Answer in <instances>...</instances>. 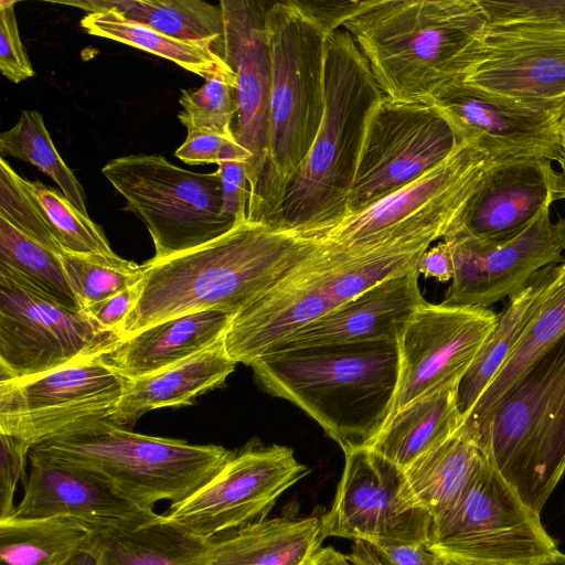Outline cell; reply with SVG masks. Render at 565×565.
Masks as SVG:
<instances>
[{
  "label": "cell",
  "mask_w": 565,
  "mask_h": 565,
  "mask_svg": "<svg viewBox=\"0 0 565 565\" xmlns=\"http://www.w3.org/2000/svg\"><path fill=\"white\" fill-rule=\"evenodd\" d=\"M81 25L90 35L120 42L167 58L205 81L217 74L234 71L212 49L170 38L148 25L130 21L113 10L88 12L81 20Z\"/></svg>",
  "instance_id": "d590c367"
},
{
  "label": "cell",
  "mask_w": 565,
  "mask_h": 565,
  "mask_svg": "<svg viewBox=\"0 0 565 565\" xmlns=\"http://www.w3.org/2000/svg\"><path fill=\"white\" fill-rule=\"evenodd\" d=\"M0 277L75 311H83L58 253L0 216Z\"/></svg>",
  "instance_id": "e575fe53"
},
{
  "label": "cell",
  "mask_w": 565,
  "mask_h": 565,
  "mask_svg": "<svg viewBox=\"0 0 565 565\" xmlns=\"http://www.w3.org/2000/svg\"><path fill=\"white\" fill-rule=\"evenodd\" d=\"M15 1H0V71L7 79L20 83L35 75L20 38Z\"/></svg>",
  "instance_id": "ee69618b"
},
{
  "label": "cell",
  "mask_w": 565,
  "mask_h": 565,
  "mask_svg": "<svg viewBox=\"0 0 565 565\" xmlns=\"http://www.w3.org/2000/svg\"><path fill=\"white\" fill-rule=\"evenodd\" d=\"M565 334V258L529 319L519 341L490 385L462 419L475 425L522 373Z\"/></svg>",
  "instance_id": "d6a6232c"
},
{
  "label": "cell",
  "mask_w": 565,
  "mask_h": 565,
  "mask_svg": "<svg viewBox=\"0 0 565 565\" xmlns=\"http://www.w3.org/2000/svg\"><path fill=\"white\" fill-rule=\"evenodd\" d=\"M234 140L235 138L225 137L213 131H191L188 132L183 143L175 150L174 156L191 166L218 164L225 147Z\"/></svg>",
  "instance_id": "bcb514c9"
},
{
  "label": "cell",
  "mask_w": 565,
  "mask_h": 565,
  "mask_svg": "<svg viewBox=\"0 0 565 565\" xmlns=\"http://www.w3.org/2000/svg\"><path fill=\"white\" fill-rule=\"evenodd\" d=\"M31 451L88 471L149 509L188 499L235 454L223 446L138 434L108 418L78 425Z\"/></svg>",
  "instance_id": "ba28073f"
},
{
  "label": "cell",
  "mask_w": 565,
  "mask_h": 565,
  "mask_svg": "<svg viewBox=\"0 0 565 565\" xmlns=\"http://www.w3.org/2000/svg\"><path fill=\"white\" fill-rule=\"evenodd\" d=\"M270 57L266 163L247 221L273 228L287 190L318 135L326 105V43L330 34L302 0L266 1Z\"/></svg>",
  "instance_id": "277c9868"
},
{
  "label": "cell",
  "mask_w": 565,
  "mask_h": 565,
  "mask_svg": "<svg viewBox=\"0 0 565 565\" xmlns=\"http://www.w3.org/2000/svg\"><path fill=\"white\" fill-rule=\"evenodd\" d=\"M446 565H456V564H454V563H449V562H446Z\"/></svg>",
  "instance_id": "6f0895ef"
},
{
  "label": "cell",
  "mask_w": 565,
  "mask_h": 565,
  "mask_svg": "<svg viewBox=\"0 0 565 565\" xmlns=\"http://www.w3.org/2000/svg\"><path fill=\"white\" fill-rule=\"evenodd\" d=\"M319 239L247 220L196 248L145 263L139 296L118 327V341L151 324L192 312L236 316L287 276Z\"/></svg>",
  "instance_id": "6da1fadb"
},
{
  "label": "cell",
  "mask_w": 565,
  "mask_h": 565,
  "mask_svg": "<svg viewBox=\"0 0 565 565\" xmlns=\"http://www.w3.org/2000/svg\"><path fill=\"white\" fill-rule=\"evenodd\" d=\"M0 520L10 518L14 510V494L20 481H25L26 457L32 447L24 440L0 433Z\"/></svg>",
  "instance_id": "f6af8a7d"
},
{
  "label": "cell",
  "mask_w": 565,
  "mask_h": 565,
  "mask_svg": "<svg viewBox=\"0 0 565 565\" xmlns=\"http://www.w3.org/2000/svg\"><path fill=\"white\" fill-rule=\"evenodd\" d=\"M127 382L100 353L39 375L0 381V433L33 448L84 423L110 418Z\"/></svg>",
  "instance_id": "4fadbf2b"
},
{
  "label": "cell",
  "mask_w": 565,
  "mask_h": 565,
  "mask_svg": "<svg viewBox=\"0 0 565 565\" xmlns=\"http://www.w3.org/2000/svg\"><path fill=\"white\" fill-rule=\"evenodd\" d=\"M418 278L417 267L388 276L289 335L268 353L360 342L397 343L405 322L426 302Z\"/></svg>",
  "instance_id": "603a6c76"
},
{
  "label": "cell",
  "mask_w": 565,
  "mask_h": 565,
  "mask_svg": "<svg viewBox=\"0 0 565 565\" xmlns=\"http://www.w3.org/2000/svg\"><path fill=\"white\" fill-rule=\"evenodd\" d=\"M497 321L498 313L489 308L427 301L419 306L397 338L398 382L391 414L429 392L459 382Z\"/></svg>",
  "instance_id": "e0dca14e"
},
{
  "label": "cell",
  "mask_w": 565,
  "mask_h": 565,
  "mask_svg": "<svg viewBox=\"0 0 565 565\" xmlns=\"http://www.w3.org/2000/svg\"><path fill=\"white\" fill-rule=\"evenodd\" d=\"M483 459L476 440L460 425L450 437L402 470L401 508L434 516L458 498Z\"/></svg>",
  "instance_id": "83f0119b"
},
{
  "label": "cell",
  "mask_w": 565,
  "mask_h": 565,
  "mask_svg": "<svg viewBox=\"0 0 565 565\" xmlns=\"http://www.w3.org/2000/svg\"><path fill=\"white\" fill-rule=\"evenodd\" d=\"M218 4L224 21L223 57L238 81L233 135L249 156L246 167L249 202L263 177L269 135L271 77L266 1L221 0Z\"/></svg>",
  "instance_id": "44dd1931"
},
{
  "label": "cell",
  "mask_w": 565,
  "mask_h": 565,
  "mask_svg": "<svg viewBox=\"0 0 565 565\" xmlns=\"http://www.w3.org/2000/svg\"><path fill=\"white\" fill-rule=\"evenodd\" d=\"M487 25L477 0H359L344 28L383 95L433 103Z\"/></svg>",
  "instance_id": "3957f363"
},
{
  "label": "cell",
  "mask_w": 565,
  "mask_h": 565,
  "mask_svg": "<svg viewBox=\"0 0 565 565\" xmlns=\"http://www.w3.org/2000/svg\"><path fill=\"white\" fill-rule=\"evenodd\" d=\"M536 565H565V554L557 550Z\"/></svg>",
  "instance_id": "db71d44e"
},
{
  "label": "cell",
  "mask_w": 565,
  "mask_h": 565,
  "mask_svg": "<svg viewBox=\"0 0 565 565\" xmlns=\"http://www.w3.org/2000/svg\"><path fill=\"white\" fill-rule=\"evenodd\" d=\"M456 564V563H454ZM456 565H491V564H480V563H459V564H456Z\"/></svg>",
  "instance_id": "9f6ffc18"
},
{
  "label": "cell",
  "mask_w": 565,
  "mask_h": 565,
  "mask_svg": "<svg viewBox=\"0 0 565 565\" xmlns=\"http://www.w3.org/2000/svg\"><path fill=\"white\" fill-rule=\"evenodd\" d=\"M548 201L519 233L503 241L465 236L451 245L454 276L441 303L488 308L520 292L543 268L564 260Z\"/></svg>",
  "instance_id": "d6986e66"
},
{
  "label": "cell",
  "mask_w": 565,
  "mask_h": 565,
  "mask_svg": "<svg viewBox=\"0 0 565 565\" xmlns=\"http://www.w3.org/2000/svg\"><path fill=\"white\" fill-rule=\"evenodd\" d=\"M56 3L87 12L113 10L170 38L207 46L223 57L224 21L220 4L201 0H77Z\"/></svg>",
  "instance_id": "4dcf8cb0"
},
{
  "label": "cell",
  "mask_w": 565,
  "mask_h": 565,
  "mask_svg": "<svg viewBox=\"0 0 565 565\" xmlns=\"http://www.w3.org/2000/svg\"><path fill=\"white\" fill-rule=\"evenodd\" d=\"M30 472L12 518H71L93 529L143 523L153 509L128 499L88 471L30 451Z\"/></svg>",
  "instance_id": "7402d4cb"
},
{
  "label": "cell",
  "mask_w": 565,
  "mask_h": 565,
  "mask_svg": "<svg viewBox=\"0 0 565 565\" xmlns=\"http://www.w3.org/2000/svg\"><path fill=\"white\" fill-rule=\"evenodd\" d=\"M551 164L516 160L489 166L445 237L503 241L522 231L552 201Z\"/></svg>",
  "instance_id": "cb8c5ba5"
},
{
  "label": "cell",
  "mask_w": 565,
  "mask_h": 565,
  "mask_svg": "<svg viewBox=\"0 0 565 565\" xmlns=\"http://www.w3.org/2000/svg\"><path fill=\"white\" fill-rule=\"evenodd\" d=\"M458 383L429 392L391 414L367 447L404 470L459 428Z\"/></svg>",
  "instance_id": "f546056e"
},
{
  "label": "cell",
  "mask_w": 565,
  "mask_h": 565,
  "mask_svg": "<svg viewBox=\"0 0 565 565\" xmlns=\"http://www.w3.org/2000/svg\"><path fill=\"white\" fill-rule=\"evenodd\" d=\"M385 565H446L424 542L390 543L374 546Z\"/></svg>",
  "instance_id": "c3c4849f"
},
{
  "label": "cell",
  "mask_w": 565,
  "mask_h": 565,
  "mask_svg": "<svg viewBox=\"0 0 565 565\" xmlns=\"http://www.w3.org/2000/svg\"><path fill=\"white\" fill-rule=\"evenodd\" d=\"M492 26L565 31V0H477Z\"/></svg>",
  "instance_id": "b9f144b4"
},
{
  "label": "cell",
  "mask_w": 565,
  "mask_h": 565,
  "mask_svg": "<svg viewBox=\"0 0 565 565\" xmlns=\"http://www.w3.org/2000/svg\"><path fill=\"white\" fill-rule=\"evenodd\" d=\"M248 153L234 140L225 147L217 171L221 178L223 211L236 222L247 220L249 188Z\"/></svg>",
  "instance_id": "7bdbcfd3"
},
{
  "label": "cell",
  "mask_w": 565,
  "mask_h": 565,
  "mask_svg": "<svg viewBox=\"0 0 565 565\" xmlns=\"http://www.w3.org/2000/svg\"><path fill=\"white\" fill-rule=\"evenodd\" d=\"M557 270L558 264L541 269L498 315L493 331L458 383L457 403L462 419L499 373Z\"/></svg>",
  "instance_id": "1f68e13d"
},
{
  "label": "cell",
  "mask_w": 565,
  "mask_h": 565,
  "mask_svg": "<svg viewBox=\"0 0 565 565\" xmlns=\"http://www.w3.org/2000/svg\"><path fill=\"white\" fill-rule=\"evenodd\" d=\"M461 142L435 103L399 102L383 95L365 121L347 216L435 168Z\"/></svg>",
  "instance_id": "7c38bea8"
},
{
  "label": "cell",
  "mask_w": 565,
  "mask_h": 565,
  "mask_svg": "<svg viewBox=\"0 0 565 565\" xmlns=\"http://www.w3.org/2000/svg\"><path fill=\"white\" fill-rule=\"evenodd\" d=\"M235 316L207 310L178 316L139 330L100 353L131 380L188 359L223 339Z\"/></svg>",
  "instance_id": "d4e9b609"
},
{
  "label": "cell",
  "mask_w": 565,
  "mask_h": 565,
  "mask_svg": "<svg viewBox=\"0 0 565 565\" xmlns=\"http://www.w3.org/2000/svg\"><path fill=\"white\" fill-rule=\"evenodd\" d=\"M0 153L2 158L12 157L33 164L60 186L75 207L88 215L85 191L58 154L38 110H23L18 122L1 134Z\"/></svg>",
  "instance_id": "8d00e7d4"
},
{
  "label": "cell",
  "mask_w": 565,
  "mask_h": 565,
  "mask_svg": "<svg viewBox=\"0 0 565 565\" xmlns=\"http://www.w3.org/2000/svg\"><path fill=\"white\" fill-rule=\"evenodd\" d=\"M555 232L562 245L563 252L565 253V217L559 218V221L555 223Z\"/></svg>",
  "instance_id": "11a10c76"
},
{
  "label": "cell",
  "mask_w": 565,
  "mask_h": 565,
  "mask_svg": "<svg viewBox=\"0 0 565 565\" xmlns=\"http://www.w3.org/2000/svg\"><path fill=\"white\" fill-rule=\"evenodd\" d=\"M417 270L426 277L438 281H448L454 276V258L451 245L441 239L435 246L427 248L420 256Z\"/></svg>",
  "instance_id": "f907efd6"
},
{
  "label": "cell",
  "mask_w": 565,
  "mask_h": 565,
  "mask_svg": "<svg viewBox=\"0 0 565 565\" xmlns=\"http://www.w3.org/2000/svg\"><path fill=\"white\" fill-rule=\"evenodd\" d=\"M431 238L363 248L319 246L262 298L238 312L224 335L228 355L250 366L301 328L388 276L417 267Z\"/></svg>",
  "instance_id": "8992f818"
},
{
  "label": "cell",
  "mask_w": 565,
  "mask_h": 565,
  "mask_svg": "<svg viewBox=\"0 0 565 565\" xmlns=\"http://www.w3.org/2000/svg\"><path fill=\"white\" fill-rule=\"evenodd\" d=\"M460 141L491 164L516 160L557 161L562 116L524 107L480 89L454 83L435 99Z\"/></svg>",
  "instance_id": "ffe728a7"
},
{
  "label": "cell",
  "mask_w": 565,
  "mask_h": 565,
  "mask_svg": "<svg viewBox=\"0 0 565 565\" xmlns=\"http://www.w3.org/2000/svg\"><path fill=\"white\" fill-rule=\"evenodd\" d=\"M236 364L223 338L171 366L128 379L124 395L108 419L125 426L156 408L192 404L199 395L221 386Z\"/></svg>",
  "instance_id": "484cf974"
},
{
  "label": "cell",
  "mask_w": 565,
  "mask_h": 565,
  "mask_svg": "<svg viewBox=\"0 0 565 565\" xmlns=\"http://www.w3.org/2000/svg\"><path fill=\"white\" fill-rule=\"evenodd\" d=\"M321 516H276L212 540L209 565H310L322 547Z\"/></svg>",
  "instance_id": "4316f807"
},
{
  "label": "cell",
  "mask_w": 565,
  "mask_h": 565,
  "mask_svg": "<svg viewBox=\"0 0 565 565\" xmlns=\"http://www.w3.org/2000/svg\"><path fill=\"white\" fill-rule=\"evenodd\" d=\"M138 296L139 282L86 308L84 311L102 330L115 333L130 313Z\"/></svg>",
  "instance_id": "7dc6e473"
},
{
  "label": "cell",
  "mask_w": 565,
  "mask_h": 565,
  "mask_svg": "<svg viewBox=\"0 0 565 565\" xmlns=\"http://www.w3.org/2000/svg\"><path fill=\"white\" fill-rule=\"evenodd\" d=\"M117 341L84 310L0 277V381L46 373L102 353Z\"/></svg>",
  "instance_id": "2e32d148"
},
{
  "label": "cell",
  "mask_w": 565,
  "mask_h": 565,
  "mask_svg": "<svg viewBox=\"0 0 565 565\" xmlns=\"http://www.w3.org/2000/svg\"><path fill=\"white\" fill-rule=\"evenodd\" d=\"M63 266L83 310L137 285L143 266L118 255L76 254L62 249Z\"/></svg>",
  "instance_id": "74e56055"
},
{
  "label": "cell",
  "mask_w": 565,
  "mask_h": 565,
  "mask_svg": "<svg viewBox=\"0 0 565 565\" xmlns=\"http://www.w3.org/2000/svg\"><path fill=\"white\" fill-rule=\"evenodd\" d=\"M308 473L291 448L249 444L192 495L171 504L164 515L213 540L267 518L277 499Z\"/></svg>",
  "instance_id": "9a60e30c"
},
{
  "label": "cell",
  "mask_w": 565,
  "mask_h": 565,
  "mask_svg": "<svg viewBox=\"0 0 565 565\" xmlns=\"http://www.w3.org/2000/svg\"><path fill=\"white\" fill-rule=\"evenodd\" d=\"M558 169L548 168V185L552 201L565 199V116L561 120V153Z\"/></svg>",
  "instance_id": "816d5d0a"
},
{
  "label": "cell",
  "mask_w": 565,
  "mask_h": 565,
  "mask_svg": "<svg viewBox=\"0 0 565 565\" xmlns=\"http://www.w3.org/2000/svg\"><path fill=\"white\" fill-rule=\"evenodd\" d=\"M458 82L564 117L565 31L487 24L466 51Z\"/></svg>",
  "instance_id": "5bb4252c"
},
{
  "label": "cell",
  "mask_w": 565,
  "mask_h": 565,
  "mask_svg": "<svg viewBox=\"0 0 565 565\" xmlns=\"http://www.w3.org/2000/svg\"><path fill=\"white\" fill-rule=\"evenodd\" d=\"M343 452L344 468L332 505L321 515L323 537L363 541L373 546L426 543L431 515L401 508L402 470L369 447L348 448Z\"/></svg>",
  "instance_id": "ac0fdd59"
},
{
  "label": "cell",
  "mask_w": 565,
  "mask_h": 565,
  "mask_svg": "<svg viewBox=\"0 0 565 565\" xmlns=\"http://www.w3.org/2000/svg\"><path fill=\"white\" fill-rule=\"evenodd\" d=\"M103 565H209L212 540L158 514L143 523L93 529Z\"/></svg>",
  "instance_id": "f1b7e54d"
},
{
  "label": "cell",
  "mask_w": 565,
  "mask_h": 565,
  "mask_svg": "<svg viewBox=\"0 0 565 565\" xmlns=\"http://www.w3.org/2000/svg\"><path fill=\"white\" fill-rule=\"evenodd\" d=\"M491 166L467 142L435 168L367 209L347 216L320 241L363 248L401 239H443Z\"/></svg>",
  "instance_id": "8fae6325"
},
{
  "label": "cell",
  "mask_w": 565,
  "mask_h": 565,
  "mask_svg": "<svg viewBox=\"0 0 565 565\" xmlns=\"http://www.w3.org/2000/svg\"><path fill=\"white\" fill-rule=\"evenodd\" d=\"M489 463L541 514L565 475V334L475 425Z\"/></svg>",
  "instance_id": "52a82bcc"
},
{
  "label": "cell",
  "mask_w": 565,
  "mask_h": 565,
  "mask_svg": "<svg viewBox=\"0 0 565 565\" xmlns=\"http://www.w3.org/2000/svg\"><path fill=\"white\" fill-rule=\"evenodd\" d=\"M0 216L40 244L58 254L62 252L40 204L24 188L22 177L2 157L0 158Z\"/></svg>",
  "instance_id": "60d3db41"
},
{
  "label": "cell",
  "mask_w": 565,
  "mask_h": 565,
  "mask_svg": "<svg viewBox=\"0 0 565 565\" xmlns=\"http://www.w3.org/2000/svg\"><path fill=\"white\" fill-rule=\"evenodd\" d=\"M93 527L71 518L0 520V565H67Z\"/></svg>",
  "instance_id": "836d02e7"
},
{
  "label": "cell",
  "mask_w": 565,
  "mask_h": 565,
  "mask_svg": "<svg viewBox=\"0 0 565 565\" xmlns=\"http://www.w3.org/2000/svg\"><path fill=\"white\" fill-rule=\"evenodd\" d=\"M93 536V535H92ZM67 565H103L100 553L94 545L93 540L83 547Z\"/></svg>",
  "instance_id": "f5cc1de1"
},
{
  "label": "cell",
  "mask_w": 565,
  "mask_h": 565,
  "mask_svg": "<svg viewBox=\"0 0 565 565\" xmlns=\"http://www.w3.org/2000/svg\"><path fill=\"white\" fill-rule=\"evenodd\" d=\"M103 174L126 200L125 211L146 225L152 259L180 254L230 232L238 222L223 211L220 173H198L161 154H130L110 160Z\"/></svg>",
  "instance_id": "9c48e42d"
},
{
  "label": "cell",
  "mask_w": 565,
  "mask_h": 565,
  "mask_svg": "<svg viewBox=\"0 0 565 565\" xmlns=\"http://www.w3.org/2000/svg\"><path fill=\"white\" fill-rule=\"evenodd\" d=\"M326 105L318 135L289 185L273 228L321 239L348 215L367 115L383 96L352 35L326 43Z\"/></svg>",
  "instance_id": "5b68a950"
},
{
  "label": "cell",
  "mask_w": 565,
  "mask_h": 565,
  "mask_svg": "<svg viewBox=\"0 0 565 565\" xmlns=\"http://www.w3.org/2000/svg\"><path fill=\"white\" fill-rule=\"evenodd\" d=\"M238 81L235 71L221 73L196 90H182L178 119L188 132L206 130L234 138L233 124L237 113Z\"/></svg>",
  "instance_id": "ab89813d"
},
{
  "label": "cell",
  "mask_w": 565,
  "mask_h": 565,
  "mask_svg": "<svg viewBox=\"0 0 565 565\" xmlns=\"http://www.w3.org/2000/svg\"><path fill=\"white\" fill-rule=\"evenodd\" d=\"M270 395L313 418L342 450L367 447L388 419L398 382L394 342L270 352L250 364Z\"/></svg>",
  "instance_id": "7a4b0ae2"
},
{
  "label": "cell",
  "mask_w": 565,
  "mask_h": 565,
  "mask_svg": "<svg viewBox=\"0 0 565 565\" xmlns=\"http://www.w3.org/2000/svg\"><path fill=\"white\" fill-rule=\"evenodd\" d=\"M24 188L43 210L62 249L76 254L115 256L103 230L62 193L40 181L22 178Z\"/></svg>",
  "instance_id": "f35d334b"
},
{
  "label": "cell",
  "mask_w": 565,
  "mask_h": 565,
  "mask_svg": "<svg viewBox=\"0 0 565 565\" xmlns=\"http://www.w3.org/2000/svg\"><path fill=\"white\" fill-rule=\"evenodd\" d=\"M310 565H385L376 548L366 542L354 541L351 552L345 555L332 546L321 547Z\"/></svg>",
  "instance_id": "681fc988"
},
{
  "label": "cell",
  "mask_w": 565,
  "mask_h": 565,
  "mask_svg": "<svg viewBox=\"0 0 565 565\" xmlns=\"http://www.w3.org/2000/svg\"><path fill=\"white\" fill-rule=\"evenodd\" d=\"M426 545L456 564L536 565L557 551L541 514L486 456L458 498L431 516Z\"/></svg>",
  "instance_id": "30bf717a"
}]
</instances>
